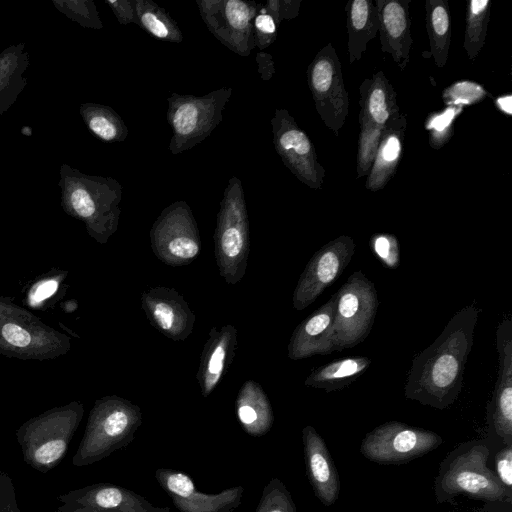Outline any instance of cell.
Instances as JSON below:
<instances>
[{
	"label": "cell",
	"mask_w": 512,
	"mask_h": 512,
	"mask_svg": "<svg viewBox=\"0 0 512 512\" xmlns=\"http://www.w3.org/2000/svg\"><path fill=\"white\" fill-rule=\"evenodd\" d=\"M478 317L474 304L461 308L434 342L415 355L405 385L406 398L438 409L455 402L463 387Z\"/></svg>",
	"instance_id": "cell-1"
},
{
	"label": "cell",
	"mask_w": 512,
	"mask_h": 512,
	"mask_svg": "<svg viewBox=\"0 0 512 512\" xmlns=\"http://www.w3.org/2000/svg\"><path fill=\"white\" fill-rule=\"evenodd\" d=\"M62 204L102 237L117 229L122 185L112 177L88 175L63 163L59 170Z\"/></svg>",
	"instance_id": "cell-2"
},
{
	"label": "cell",
	"mask_w": 512,
	"mask_h": 512,
	"mask_svg": "<svg viewBox=\"0 0 512 512\" xmlns=\"http://www.w3.org/2000/svg\"><path fill=\"white\" fill-rule=\"evenodd\" d=\"M141 424L142 411L138 405L118 396L101 400L91 413L72 464L91 465L126 447Z\"/></svg>",
	"instance_id": "cell-3"
},
{
	"label": "cell",
	"mask_w": 512,
	"mask_h": 512,
	"mask_svg": "<svg viewBox=\"0 0 512 512\" xmlns=\"http://www.w3.org/2000/svg\"><path fill=\"white\" fill-rule=\"evenodd\" d=\"M213 238L220 276L227 284L239 283L247 268L250 231L243 185L236 176L224 189Z\"/></svg>",
	"instance_id": "cell-4"
},
{
	"label": "cell",
	"mask_w": 512,
	"mask_h": 512,
	"mask_svg": "<svg viewBox=\"0 0 512 512\" xmlns=\"http://www.w3.org/2000/svg\"><path fill=\"white\" fill-rule=\"evenodd\" d=\"M232 91L230 87H222L203 96L174 92L167 98V122L172 131L171 154L190 150L210 136L223 119V110Z\"/></svg>",
	"instance_id": "cell-5"
},
{
	"label": "cell",
	"mask_w": 512,
	"mask_h": 512,
	"mask_svg": "<svg viewBox=\"0 0 512 512\" xmlns=\"http://www.w3.org/2000/svg\"><path fill=\"white\" fill-rule=\"evenodd\" d=\"M335 297L330 342L333 351H342L355 347L369 335L379 300L374 283L359 270L348 277Z\"/></svg>",
	"instance_id": "cell-6"
},
{
	"label": "cell",
	"mask_w": 512,
	"mask_h": 512,
	"mask_svg": "<svg viewBox=\"0 0 512 512\" xmlns=\"http://www.w3.org/2000/svg\"><path fill=\"white\" fill-rule=\"evenodd\" d=\"M149 235L154 255L168 266L187 265L201 250L196 219L184 200L165 207L154 221Z\"/></svg>",
	"instance_id": "cell-7"
},
{
	"label": "cell",
	"mask_w": 512,
	"mask_h": 512,
	"mask_svg": "<svg viewBox=\"0 0 512 512\" xmlns=\"http://www.w3.org/2000/svg\"><path fill=\"white\" fill-rule=\"evenodd\" d=\"M306 76L318 115L328 129L339 135L349 112V97L341 62L331 43L314 56Z\"/></svg>",
	"instance_id": "cell-8"
},
{
	"label": "cell",
	"mask_w": 512,
	"mask_h": 512,
	"mask_svg": "<svg viewBox=\"0 0 512 512\" xmlns=\"http://www.w3.org/2000/svg\"><path fill=\"white\" fill-rule=\"evenodd\" d=\"M79 415L70 411L33 420L17 431L24 461L33 469L47 473L65 457L77 428Z\"/></svg>",
	"instance_id": "cell-9"
},
{
	"label": "cell",
	"mask_w": 512,
	"mask_h": 512,
	"mask_svg": "<svg viewBox=\"0 0 512 512\" xmlns=\"http://www.w3.org/2000/svg\"><path fill=\"white\" fill-rule=\"evenodd\" d=\"M441 443L435 432L388 421L366 434L360 451L370 461L395 464L427 454Z\"/></svg>",
	"instance_id": "cell-10"
},
{
	"label": "cell",
	"mask_w": 512,
	"mask_h": 512,
	"mask_svg": "<svg viewBox=\"0 0 512 512\" xmlns=\"http://www.w3.org/2000/svg\"><path fill=\"white\" fill-rule=\"evenodd\" d=\"M260 4L245 0L196 1L208 30L225 47L244 57L255 48L253 20Z\"/></svg>",
	"instance_id": "cell-11"
},
{
	"label": "cell",
	"mask_w": 512,
	"mask_h": 512,
	"mask_svg": "<svg viewBox=\"0 0 512 512\" xmlns=\"http://www.w3.org/2000/svg\"><path fill=\"white\" fill-rule=\"evenodd\" d=\"M271 126L274 148L284 165L309 188L321 189L326 171L306 132L286 109L275 110Z\"/></svg>",
	"instance_id": "cell-12"
},
{
	"label": "cell",
	"mask_w": 512,
	"mask_h": 512,
	"mask_svg": "<svg viewBox=\"0 0 512 512\" xmlns=\"http://www.w3.org/2000/svg\"><path fill=\"white\" fill-rule=\"evenodd\" d=\"M354 251L355 242L348 235L338 236L318 249L299 277L292 296L293 307L301 311L311 305L341 276Z\"/></svg>",
	"instance_id": "cell-13"
},
{
	"label": "cell",
	"mask_w": 512,
	"mask_h": 512,
	"mask_svg": "<svg viewBox=\"0 0 512 512\" xmlns=\"http://www.w3.org/2000/svg\"><path fill=\"white\" fill-rule=\"evenodd\" d=\"M489 449L476 445L455 458L441 480L448 495L464 493L487 501H501L509 495L497 476L487 467Z\"/></svg>",
	"instance_id": "cell-14"
},
{
	"label": "cell",
	"mask_w": 512,
	"mask_h": 512,
	"mask_svg": "<svg viewBox=\"0 0 512 512\" xmlns=\"http://www.w3.org/2000/svg\"><path fill=\"white\" fill-rule=\"evenodd\" d=\"M58 512H170L154 506L143 496L111 483H96L57 497Z\"/></svg>",
	"instance_id": "cell-15"
},
{
	"label": "cell",
	"mask_w": 512,
	"mask_h": 512,
	"mask_svg": "<svg viewBox=\"0 0 512 512\" xmlns=\"http://www.w3.org/2000/svg\"><path fill=\"white\" fill-rule=\"evenodd\" d=\"M155 478L180 512H233L241 504L244 493L242 486L216 494L200 492L188 474L175 469L159 468Z\"/></svg>",
	"instance_id": "cell-16"
},
{
	"label": "cell",
	"mask_w": 512,
	"mask_h": 512,
	"mask_svg": "<svg viewBox=\"0 0 512 512\" xmlns=\"http://www.w3.org/2000/svg\"><path fill=\"white\" fill-rule=\"evenodd\" d=\"M141 307L149 323L173 341L186 340L196 316L185 298L174 288L156 286L141 294Z\"/></svg>",
	"instance_id": "cell-17"
},
{
	"label": "cell",
	"mask_w": 512,
	"mask_h": 512,
	"mask_svg": "<svg viewBox=\"0 0 512 512\" xmlns=\"http://www.w3.org/2000/svg\"><path fill=\"white\" fill-rule=\"evenodd\" d=\"M498 377L491 400L496 433L511 444L512 438V320L505 316L496 331Z\"/></svg>",
	"instance_id": "cell-18"
},
{
	"label": "cell",
	"mask_w": 512,
	"mask_h": 512,
	"mask_svg": "<svg viewBox=\"0 0 512 512\" xmlns=\"http://www.w3.org/2000/svg\"><path fill=\"white\" fill-rule=\"evenodd\" d=\"M411 0H376L381 50L391 55L400 71L410 60Z\"/></svg>",
	"instance_id": "cell-19"
},
{
	"label": "cell",
	"mask_w": 512,
	"mask_h": 512,
	"mask_svg": "<svg viewBox=\"0 0 512 512\" xmlns=\"http://www.w3.org/2000/svg\"><path fill=\"white\" fill-rule=\"evenodd\" d=\"M238 330L232 324L214 326L203 346L196 379L201 395L208 397L220 383L235 358Z\"/></svg>",
	"instance_id": "cell-20"
},
{
	"label": "cell",
	"mask_w": 512,
	"mask_h": 512,
	"mask_svg": "<svg viewBox=\"0 0 512 512\" xmlns=\"http://www.w3.org/2000/svg\"><path fill=\"white\" fill-rule=\"evenodd\" d=\"M306 470L309 482L325 505L330 506L337 500L340 481L337 468L330 452L314 427L307 425L302 430Z\"/></svg>",
	"instance_id": "cell-21"
},
{
	"label": "cell",
	"mask_w": 512,
	"mask_h": 512,
	"mask_svg": "<svg viewBox=\"0 0 512 512\" xmlns=\"http://www.w3.org/2000/svg\"><path fill=\"white\" fill-rule=\"evenodd\" d=\"M335 294L294 329L287 347L288 358L301 360L333 352L330 333L333 325Z\"/></svg>",
	"instance_id": "cell-22"
},
{
	"label": "cell",
	"mask_w": 512,
	"mask_h": 512,
	"mask_svg": "<svg viewBox=\"0 0 512 512\" xmlns=\"http://www.w3.org/2000/svg\"><path fill=\"white\" fill-rule=\"evenodd\" d=\"M359 95V124L385 128L402 114L397 93L381 70L362 81Z\"/></svg>",
	"instance_id": "cell-23"
},
{
	"label": "cell",
	"mask_w": 512,
	"mask_h": 512,
	"mask_svg": "<svg viewBox=\"0 0 512 512\" xmlns=\"http://www.w3.org/2000/svg\"><path fill=\"white\" fill-rule=\"evenodd\" d=\"M407 124V115L402 113L385 126L373 165L366 178L367 190L377 192L383 189L395 175L403 155Z\"/></svg>",
	"instance_id": "cell-24"
},
{
	"label": "cell",
	"mask_w": 512,
	"mask_h": 512,
	"mask_svg": "<svg viewBox=\"0 0 512 512\" xmlns=\"http://www.w3.org/2000/svg\"><path fill=\"white\" fill-rule=\"evenodd\" d=\"M235 410L242 429L250 436H263L273 425L274 414L269 398L254 380H247L241 386Z\"/></svg>",
	"instance_id": "cell-25"
},
{
	"label": "cell",
	"mask_w": 512,
	"mask_h": 512,
	"mask_svg": "<svg viewBox=\"0 0 512 512\" xmlns=\"http://www.w3.org/2000/svg\"><path fill=\"white\" fill-rule=\"evenodd\" d=\"M349 63L362 58L379 31L378 9L371 0H350L345 7Z\"/></svg>",
	"instance_id": "cell-26"
},
{
	"label": "cell",
	"mask_w": 512,
	"mask_h": 512,
	"mask_svg": "<svg viewBox=\"0 0 512 512\" xmlns=\"http://www.w3.org/2000/svg\"><path fill=\"white\" fill-rule=\"evenodd\" d=\"M28 66L29 54L23 42L10 45L0 53V117L25 89L24 74Z\"/></svg>",
	"instance_id": "cell-27"
},
{
	"label": "cell",
	"mask_w": 512,
	"mask_h": 512,
	"mask_svg": "<svg viewBox=\"0 0 512 512\" xmlns=\"http://www.w3.org/2000/svg\"><path fill=\"white\" fill-rule=\"evenodd\" d=\"M370 365L371 359L366 356L334 360L312 370L304 385L326 392L341 390L362 376Z\"/></svg>",
	"instance_id": "cell-28"
},
{
	"label": "cell",
	"mask_w": 512,
	"mask_h": 512,
	"mask_svg": "<svg viewBox=\"0 0 512 512\" xmlns=\"http://www.w3.org/2000/svg\"><path fill=\"white\" fill-rule=\"evenodd\" d=\"M425 23L434 63L442 68L448 61L451 43V15L445 0L425 1Z\"/></svg>",
	"instance_id": "cell-29"
},
{
	"label": "cell",
	"mask_w": 512,
	"mask_h": 512,
	"mask_svg": "<svg viewBox=\"0 0 512 512\" xmlns=\"http://www.w3.org/2000/svg\"><path fill=\"white\" fill-rule=\"evenodd\" d=\"M86 127L104 142H122L127 138L128 128L120 115L110 106L87 102L79 107Z\"/></svg>",
	"instance_id": "cell-30"
},
{
	"label": "cell",
	"mask_w": 512,
	"mask_h": 512,
	"mask_svg": "<svg viewBox=\"0 0 512 512\" xmlns=\"http://www.w3.org/2000/svg\"><path fill=\"white\" fill-rule=\"evenodd\" d=\"M137 25L157 39L180 43L183 34L175 20L152 0H133Z\"/></svg>",
	"instance_id": "cell-31"
},
{
	"label": "cell",
	"mask_w": 512,
	"mask_h": 512,
	"mask_svg": "<svg viewBox=\"0 0 512 512\" xmlns=\"http://www.w3.org/2000/svg\"><path fill=\"white\" fill-rule=\"evenodd\" d=\"M491 5L490 0H469L467 3L463 48L471 61L485 44Z\"/></svg>",
	"instance_id": "cell-32"
},
{
	"label": "cell",
	"mask_w": 512,
	"mask_h": 512,
	"mask_svg": "<svg viewBox=\"0 0 512 512\" xmlns=\"http://www.w3.org/2000/svg\"><path fill=\"white\" fill-rule=\"evenodd\" d=\"M462 112L463 108L446 106L444 109L428 115L424 127L428 132V142L431 148L438 150L450 141L454 133L456 119Z\"/></svg>",
	"instance_id": "cell-33"
},
{
	"label": "cell",
	"mask_w": 512,
	"mask_h": 512,
	"mask_svg": "<svg viewBox=\"0 0 512 512\" xmlns=\"http://www.w3.org/2000/svg\"><path fill=\"white\" fill-rule=\"evenodd\" d=\"M359 126L356 177L362 178L371 170L384 128L366 124H359Z\"/></svg>",
	"instance_id": "cell-34"
},
{
	"label": "cell",
	"mask_w": 512,
	"mask_h": 512,
	"mask_svg": "<svg viewBox=\"0 0 512 512\" xmlns=\"http://www.w3.org/2000/svg\"><path fill=\"white\" fill-rule=\"evenodd\" d=\"M489 92L481 84L462 79L453 82L442 91V101L446 106L463 108L482 102Z\"/></svg>",
	"instance_id": "cell-35"
},
{
	"label": "cell",
	"mask_w": 512,
	"mask_h": 512,
	"mask_svg": "<svg viewBox=\"0 0 512 512\" xmlns=\"http://www.w3.org/2000/svg\"><path fill=\"white\" fill-rule=\"evenodd\" d=\"M55 8L84 28L102 29L97 7L92 0H53Z\"/></svg>",
	"instance_id": "cell-36"
},
{
	"label": "cell",
	"mask_w": 512,
	"mask_h": 512,
	"mask_svg": "<svg viewBox=\"0 0 512 512\" xmlns=\"http://www.w3.org/2000/svg\"><path fill=\"white\" fill-rule=\"evenodd\" d=\"M255 512H297V509L286 486L273 478L263 488Z\"/></svg>",
	"instance_id": "cell-37"
},
{
	"label": "cell",
	"mask_w": 512,
	"mask_h": 512,
	"mask_svg": "<svg viewBox=\"0 0 512 512\" xmlns=\"http://www.w3.org/2000/svg\"><path fill=\"white\" fill-rule=\"evenodd\" d=\"M369 246L379 261L389 269H396L400 262V249L397 237L390 233H375Z\"/></svg>",
	"instance_id": "cell-38"
},
{
	"label": "cell",
	"mask_w": 512,
	"mask_h": 512,
	"mask_svg": "<svg viewBox=\"0 0 512 512\" xmlns=\"http://www.w3.org/2000/svg\"><path fill=\"white\" fill-rule=\"evenodd\" d=\"M278 27L272 15L266 10L264 4L261 3L253 20L255 47L263 50L274 43L277 37Z\"/></svg>",
	"instance_id": "cell-39"
},
{
	"label": "cell",
	"mask_w": 512,
	"mask_h": 512,
	"mask_svg": "<svg viewBox=\"0 0 512 512\" xmlns=\"http://www.w3.org/2000/svg\"><path fill=\"white\" fill-rule=\"evenodd\" d=\"M301 2V0H268L263 4L279 26L283 20L298 16Z\"/></svg>",
	"instance_id": "cell-40"
},
{
	"label": "cell",
	"mask_w": 512,
	"mask_h": 512,
	"mask_svg": "<svg viewBox=\"0 0 512 512\" xmlns=\"http://www.w3.org/2000/svg\"><path fill=\"white\" fill-rule=\"evenodd\" d=\"M0 512H21L12 478L0 470Z\"/></svg>",
	"instance_id": "cell-41"
},
{
	"label": "cell",
	"mask_w": 512,
	"mask_h": 512,
	"mask_svg": "<svg viewBox=\"0 0 512 512\" xmlns=\"http://www.w3.org/2000/svg\"><path fill=\"white\" fill-rule=\"evenodd\" d=\"M496 476L502 485L510 491L512 482V447L507 444L495 457Z\"/></svg>",
	"instance_id": "cell-42"
},
{
	"label": "cell",
	"mask_w": 512,
	"mask_h": 512,
	"mask_svg": "<svg viewBox=\"0 0 512 512\" xmlns=\"http://www.w3.org/2000/svg\"><path fill=\"white\" fill-rule=\"evenodd\" d=\"M118 22L122 25H137L133 0H106Z\"/></svg>",
	"instance_id": "cell-43"
},
{
	"label": "cell",
	"mask_w": 512,
	"mask_h": 512,
	"mask_svg": "<svg viewBox=\"0 0 512 512\" xmlns=\"http://www.w3.org/2000/svg\"><path fill=\"white\" fill-rule=\"evenodd\" d=\"M2 335L8 343L17 347H26L31 341L30 334L14 323L5 324L2 328Z\"/></svg>",
	"instance_id": "cell-44"
},
{
	"label": "cell",
	"mask_w": 512,
	"mask_h": 512,
	"mask_svg": "<svg viewBox=\"0 0 512 512\" xmlns=\"http://www.w3.org/2000/svg\"><path fill=\"white\" fill-rule=\"evenodd\" d=\"M256 62L262 80H270L275 74L273 58L270 54L259 52L256 54Z\"/></svg>",
	"instance_id": "cell-45"
},
{
	"label": "cell",
	"mask_w": 512,
	"mask_h": 512,
	"mask_svg": "<svg viewBox=\"0 0 512 512\" xmlns=\"http://www.w3.org/2000/svg\"><path fill=\"white\" fill-rule=\"evenodd\" d=\"M57 288L58 283L54 280L43 282L42 284L38 285V287L35 289L33 296L31 298V302L33 304H36L50 297L56 292Z\"/></svg>",
	"instance_id": "cell-46"
},
{
	"label": "cell",
	"mask_w": 512,
	"mask_h": 512,
	"mask_svg": "<svg viewBox=\"0 0 512 512\" xmlns=\"http://www.w3.org/2000/svg\"><path fill=\"white\" fill-rule=\"evenodd\" d=\"M495 107L507 116L512 115V95L505 94L500 95L499 97L494 99Z\"/></svg>",
	"instance_id": "cell-47"
},
{
	"label": "cell",
	"mask_w": 512,
	"mask_h": 512,
	"mask_svg": "<svg viewBox=\"0 0 512 512\" xmlns=\"http://www.w3.org/2000/svg\"><path fill=\"white\" fill-rule=\"evenodd\" d=\"M22 133H24L25 135L29 136V135H31L32 132H31V129L29 127L25 126L22 129Z\"/></svg>",
	"instance_id": "cell-48"
}]
</instances>
